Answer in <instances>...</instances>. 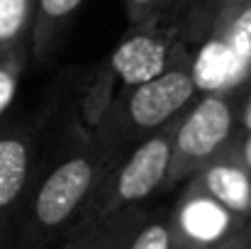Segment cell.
I'll return each mask as SVG.
<instances>
[{
    "mask_svg": "<svg viewBox=\"0 0 251 249\" xmlns=\"http://www.w3.org/2000/svg\"><path fill=\"white\" fill-rule=\"evenodd\" d=\"M122 2H125L129 25H134V22H142L156 12H164L173 0H122Z\"/></svg>",
    "mask_w": 251,
    "mask_h": 249,
    "instance_id": "cell-17",
    "label": "cell"
},
{
    "mask_svg": "<svg viewBox=\"0 0 251 249\" xmlns=\"http://www.w3.org/2000/svg\"><path fill=\"white\" fill-rule=\"evenodd\" d=\"M247 220L210 198L193 178L168 213L171 249H212L234 235Z\"/></svg>",
    "mask_w": 251,
    "mask_h": 249,
    "instance_id": "cell-6",
    "label": "cell"
},
{
    "mask_svg": "<svg viewBox=\"0 0 251 249\" xmlns=\"http://www.w3.org/2000/svg\"><path fill=\"white\" fill-rule=\"evenodd\" d=\"M83 2L85 0H37L34 25L29 34V54L34 59H44L51 52L61 27Z\"/></svg>",
    "mask_w": 251,
    "mask_h": 249,
    "instance_id": "cell-12",
    "label": "cell"
},
{
    "mask_svg": "<svg viewBox=\"0 0 251 249\" xmlns=\"http://www.w3.org/2000/svg\"><path fill=\"white\" fill-rule=\"evenodd\" d=\"M32 173V144L20 132H0V247L10 240L12 220Z\"/></svg>",
    "mask_w": 251,
    "mask_h": 249,
    "instance_id": "cell-8",
    "label": "cell"
},
{
    "mask_svg": "<svg viewBox=\"0 0 251 249\" xmlns=\"http://www.w3.org/2000/svg\"><path fill=\"white\" fill-rule=\"evenodd\" d=\"M237 149H239V157H242L244 166L251 173V132H239L237 130Z\"/></svg>",
    "mask_w": 251,
    "mask_h": 249,
    "instance_id": "cell-19",
    "label": "cell"
},
{
    "mask_svg": "<svg viewBox=\"0 0 251 249\" xmlns=\"http://www.w3.org/2000/svg\"><path fill=\"white\" fill-rule=\"evenodd\" d=\"M107 61L122 85L129 88L190 61V54L178 20L171 10H164L129 25V32L122 37Z\"/></svg>",
    "mask_w": 251,
    "mask_h": 249,
    "instance_id": "cell-5",
    "label": "cell"
},
{
    "mask_svg": "<svg viewBox=\"0 0 251 249\" xmlns=\"http://www.w3.org/2000/svg\"><path fill=\"white\" fill-rule=\"evenodd\" d=\"M210 39H222V49L234 61L232 85L251 83V0H237L220 17Z\"/></svg>",
    "mask_w": 251,
    "mask_h": 249,
    "instance_id": "cell-9",
    "label": "cell"
},
{
    "mask_svg": "<svg viewBox=\"0 0 251 249\" xmlns=\"http://www.w3.org/2000/svg\"><path fill=\"white\" fill-rule=\"evenodd\" d=\"M195 98L198 76L193 59L159 74L156 79L129 85L120 98H115L107 117L93 132V147L120 159L134 144L178 120Z\"/></svg>",
    "mask_w": 251,
    "mask_h": 249,
    "instance_id": "cell-1",
    "label": "cell"
},
{
    "mask_svg": "<svg viewBox=\"0 0 251 249\" xmlns=\"http://www.w3.org/2000/svg\"><path fill=\"white\" fill-rule=\"evenodd\" d=\"M149 215L151 213L144 205H132L81 235L64 240L59 249H127L134 235L142 230V225L149 220Z\"/></svg>",
    "mask_w": 251,
    "mask_h": 249,
    "instance_id": "cell-10",
    "label": "cell"
},
{
    "mask_svg": "<svg viewBox=\"0 0 251 249\" xmlns=\"http://www.w3.org/2000/svg\"><path fill=\"white\" fill-rule=\"evenodd\" d=\"M27 56H29V44H20L12 52H7L5 56H0V115L10 108V103L20 88Z\"/></svg>",
    "mask_w": 251,
    "mask_h": 249,
    "instance_id": "cell-15",
    "label": "cell"
},
{
    "mask_svg": "<svg viewBox=\"0 0 251 249\" xmlns=\"http://www.w3.org/2000/svg\"><path fill=\"white\" fill-rule=\"evenodd\" d=\"M117 81L120 79H117V74L112 71V66L107 61V64H102L98 69L93 83L85 90L83 103H81V115H83V122L93 132L102 125V120L107 117V112H110V108L115 103V85H117Z\"/></svg>",
    "mask_w": 251,
    "mask_h": 249,
    "instance_id": "cell-14",
    "label": "cell"
},
{
    "mask_svg": "<svg viewBox=\"0 0 251 249\" xmlns=\"http://www.w3.org/2000/svg\"><path fill=\"white\" fill-rule=\"evenodd\" d=\"M239 132H251V85L239 108Z\"/></svg>",
    "mask_w": 251,
    "mask_h": 249,
    "instance_id": "cell-20",
    "label": "cell"
},
{
    "mask_svg": "<svg viewBox=\"0 0 251 249\" xmlns=\"http://www.w3.org/2000/svg\"><path fill=\"white\" fill-rule=\"evenodd\" d=\"M37 0H0V56L29 44Z\"/></svg>",
    "mask_w": 251,
    "mask_h": 249,
    "instance_id": "cell-13",
    "label": "cell"
},
{
    "mask_svg": "<svg viewBox=\"0 0 251 249\" xmlns=\"http://www.w3.org/2000/svg\"><path fill=\"white\" fill-rule=\"evenodd\" d=\"M251 83L220 85L202 98H195L180 115L173 135V152L166 186L188 181L207 164L222 147H227L239 130V108Z\"/></svg>",
    "mask_w": 251,
    "mask_h": 249,
    "instance_id": "cell-4",
    "label": "cell"
},
{
    "mask_svg": "<svg viewBox=\"0 0 251 249\" xmlns=\"http://www.w3.org/2000/svg\"><path fill=\"white\" fill-rule=\"evenodd\" d=\"M115 162L117 157H110L93 144L59 162L37 186L27 215L22 218L15 249H49L64 237L88 195Z\"/></svg>",
    "mask_w": 251,
    "mask_h": 249,
    "instance_id": "cell-2",
    "label": "cell"
},
{
    "mask_svg": "<svg viewBox=\"0 0 251 249\" xmlns=\"http://www.w3.org/2000/svg\"><path fill=\"white\" fill-rule=\"evenodd\" d=\"M212 249H251V220H247L234 235H229Z\"/></svg>",
    "mask_w": 251,
    "mask_h": 249,
    "instance_id": "cell-18",
    "label": "cell"
},
{
    "mask_svg": "<svg viewBox=\"0 0 251 249\" xmlns=\"http://www.w3.org/2000/svg\"><path fill=\"white\" fill-rule=\"evenodd\" d=\"M190 178L229 213L251 220V173L239 157L237 135Z\"/></svg>",
    "mask_w": 251,
    "mask_h": 249,
    "instance_id": "cell-7",
    "label": "cell"
},
{
    "mask_svg": "<svg viewBox=\"0 0 251 249\" xmlns=\"http://www.w3.org/2000/svg\"><path fill=\"white\" fill-rule=\"evenodd\" d=\"M127 249H171V232H168V215H149L142 230L134 235Z\"/></svg>",
    "mask_w": 251,
    "mask_h": 249,
    "instance_id": "cell-16",
    "label": "cell"
},
{
    "mask_svg": "<svg viewBox=\"0 0 251 249\" xmlns=\"http://www.w3.org/2000/svg\"><path fill=\"white\" fill-rule=\"evenodd\" d=\"M237 0H173L166 10L180 25L183 39L188 47L202 44L212 37L220 17L234 5Z\"/></svg>",
    "mask_w": 251,
    "mask_h": 249,
    "instance_id": "cell-11",
    "label": "cell"
},
{
    "mask_svg": "<svg viewBox=\"0 0 251 249\" xmlns=\"http://www.w3.org/2000/svg\"><path fill=\"white\" fill-rule=\"evenodd\" d=\"M178 120L168 122L166 127H161L144 142L134 144L127 154H122L112 164V168L102 176V181L95 186V191L88 195L83 208L74 218L64 240L95 227L98 222L117 215L120 210L142 205L147 198H151L156 191L166 186Z\"/></svg>",
    "mask_w": 251,
    "mask_h": 249,
    "instance_id": "cell-3",
    "label": "cell"
}]
</instances>
